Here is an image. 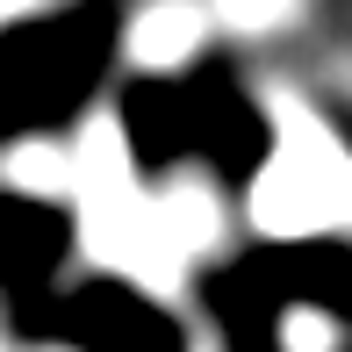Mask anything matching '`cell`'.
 Listing matches in <instances>:
<instances>
[{"label":"cell","mask_w":352,"mask_h":352,"mask_svg":"<svg viewBox=\"0 0 352 352\" xmlns=\"http://www.w3.org/2000/svg\"><path fill=\"white\" fill-rule=\"evenodd\" d=\"M36 345L58 352H187V324L130 274H72L43 309Z\"/></svg>","instance_id":"obj_5"},{"label":"cell","mask_w":352,"mask_h":352,"mask_svg":"<svg viewBox=\"0 0 352 352\" xmlns=\"http://www.w3.org/2000/svg\"><path fill=\"white\" fill-rule=\"evenodd\" d=\"M79 216L65 195H29V187H0V324L8 338L36 345L43 309L58 287L79 274Z\"/></svg>","instance_id":"obj_4"},{"label":"cell","mask_w":352,"mask_h":352,"mask_svg":"<svg viewBox=\"0 0 352 352\" xmlns=\"http://www.w3.org/2000/svg\"><path fill=\"white\" fill-rule=\"evenodd\" d=\"M122 158L144 187H166L180 173L209 180L223 201H245L280 151L266 101L245 87L230 58H187L166 72H130L116 87Z\"/></svg>","instance_id":"obj_1"},{"label":"cell","mask_w":352,"mask_h":352,"mask_svg":"<svg viewBox=\"0 0 352 352\" xmlns=\"http://www.w3.org/2000/svg\"><path fill=\"white\" fill-rule=\"evenodd\" d=\"M287 309L352 331V237H266L195 274V316L216 352H287Z\"/></svg>","instance_id":"obj_3"},{"label":"cell","mask_w":352,"mask_h":352,"mask_svg":"<svg viewBox=\"0 0 352 352\" xmlns=\"http://www.w3.org/2000/svg\"><path fill=\"white\" fill-rule=\"evenodd\" d=\"M130 43V0H51L0 22V151L72 137L116 87Z\"/></svg>","instance_id":"obj_2"}]
</instances>
